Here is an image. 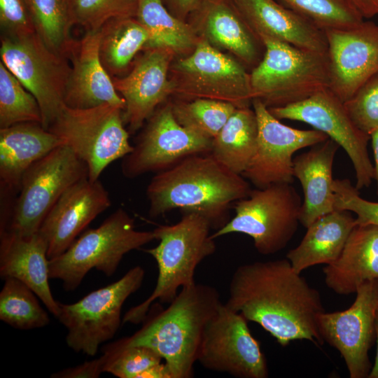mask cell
<instances>
[{
	"instance_id": "obj_38",
	"label": "cell",
	"mask_w": 378,
	"mask_h": 378,
	"mask_svg": "<svg viewBox=\"0 0 378 378\" xmlns=\"http://www.w3.org/2000/svg\"><path fill=\"white\" fill-rule=\"evenodd\" d=\"M75 24L98 31L115 18L136 15L137 0H71Z\"/></svg>"
},
{
	"instance_id": "obj_20",
	"label": "cell",
	"mask_w": 378,
	"mask_h": 378,
	"mask_svg": "<svg viewBox=\"0 0 378 378\" xmlns=\"http://www.w3.org/2000/svg\"><path fill=\"white\" fill-rule=\"evenodd\" d=\"M174 54L164 48H146L127 76L112 78L115 90L125 102L122 115L129 132L140 129L173 93L168 71Z\"/></svg>"
},
{
	"instance_id": "obj_21",
	"label": "cell",
	"mask_w": 378,
	"mask_h": 378,
	"mask_svg": "<svg viewBox=\"0 0 378 378\" xmlns=\"http://www.w3.org/2000/svg\"><path fill=\"white\" fill-rule=\"evenodd\" d=\"M99 42L100 29L86 31L72 46L68 56L71 65L64 95V104L69 108H88L104 104L125 108L124 99L100 59Z\"/></svg>"
},
{
	"instance_id": "obj_7",
	"label": "cell",
	"mask_w": 378,
	"mask_h": 378,
	"mask_svg": "<svg viewBox=\"0 0 378 378\" xmlns=\"http://www.w3.org/2000/svg\"><path fill=\"white\" fill-rule=\"evenodd\" d=\"M85 177V163L68 146L56 148L24 172L11 209L0 218V233H36L60 196Z\"/></svg>"
},
{
	"instance_id": "obj_5",
	"label": "cell",
	"mask_w": 378,
	"mask_h": 378,
	"mask_svg": "<svg viewBox=\"0 0 378 378\" xmlns=\"http://www.w3.org/2000/svg\"><path fill=\"white\" fill-rule=\"evenodd\" d=\"M259 38L265 51L250 73L253 99L268 108L282 107L329 88L328 52L300 48L267 36Z\"/></svg>"
},
{
	"instance_id": "obj_9",
	"label": "cell",
	"mask_w": 378,
	"mask_h": 378,
	"mask_svg": "<svg viewBox=\"0 0 378 378\" xmlns=\"http://www.w3.org/2000/svg\"><path fill=\"white\" fill-rule=\"evenodd\" d=\"M122 111L109 104L81 109L64 106L48 130L85 163L88 178L95 181L110 164L133 149Z\"/></svg>"
},
{
	"instance_id": "obj_24",
	"label": "cell",
	"mask_w": 378,
	"mask_h": 378,
	"mask_svg": "<svg viewBox=\"0 0 378 378\" xmlns=\"http://www.w3.org/2000/svg\"><path fill=\"white\" fill-rule=\"evenodd\" d=\"M239 13L259 38L267 36L295 47L327 52L325 31L275 0H234Z\"/></svg>"
},
{
	"instance_id": "obj_12",
	"label": "cell",
	"mask_w": 378,
	"mask_h": 378,
	"mask_svg": "<svg viewBox=\"0 0 378 378\" xmlns=\"http://www.w3.org/2000/svg\"><path fill=\"white\" fill-rule=\"evenodd\" d=\"M173 92L186 99L205 98L248 106L253 99L250 74L240 62L206 38L173 66Z\"/></svg>"
},
{
	"instance_id": "obj_17",
	"label": "cell",
	"mask_w": 378,
	"mask_h": 378,
	"mask_svg": "<svg viewBox=\"0 0 378 378\" xmlns=\"http://www.w3.org/2000/svg\"><path fill=\"white\" fill-rule=\"evenodd\" d=\"M258 135L255 154L242 176L255 188L293 182V154L324 141L328 136L316 130L287 126L274 116L259 99L252 100Z\"/></svg>"
},
{
	"instance_id": "obj_36",
	"label": "cell",
	"mask_w": 378,
	"mask_h": 378,
	"mask_svg": "<svg viewBox=\"0 0 378 378\" xmlns=\"http://www.w3.org/2000/svg\"><path fill=\"white\" fill-rule=\"evenodd\" d=\"M322 30L346 29L363 21L349 0H278Z\"/></svg>"
},
{
	"instance_id": "obj_8",
	"label": "cell",
	"mask_w": 378,
	"mask_h": 378,
	"mask_svg": "<svg viewBox=\"0 0 378 378\" xmlns=\"http://www.w3.org/2000/svg\"><path fill=\"white\" fill-rule=\"evenodd\" d=\"M302 204L291 183L256 188L234 202V217L211 237L216 239L241 233L252 238L259 253L274 254L287 246L297 231Z\"/></svg>"
},
{
	"instance_id": "obj_30",
	"label": "cell",
	"mask_w": 378,
	"mask_h": 378,
	"mask_svg": "<svg viewBox=\"0 0 378 378\" xmlns=\"http://www.w3.org/2000/svg\"><path fill=\"white\" fill-rule=\"evenodd\" d=\"M150 36L132 18H115L100 29L99 56L111 76L125 71L136 55L146 48Z\"/></svg>"
},
{
	"instance_id": "obj_44",
	"label": "cell",
	"mask_w": 378,
	"mask_h": 378,
	"mask_svg": "<svg viewBox=\"0 0 378 378\" xmlns=\"http://www.w3.org/2000/svg\"><path fill=\"white\" fill-rule=\"evenodd\" d=\"M141 378H172V375L167 364L162 361L148 369Z\"/></svg>"
},
{
	"instance_id": "obj_33",
	"label": "cell",
	"mask_w": 378,
	"mask_h": 378,
	"mask_svg": "<svg viewBox=\"0 0 378 378\" xmlns=\"http://www.w3.org/2000/svg\"><path fill=\"white\" fill-rule=\"evenodd\" d=\"M34 292L22 281L4 279L0 292V319L13 328L31 330L49 324L50 318Z\"/></svg>"
},
{
	"instance_id": "obj_40",
	"label": "cell",
	"mask_w": 378,
	"mask_h": 378,
	"mask_svg": "<svg viewBox=\"0 0 378 378\" xmlns=\"http://www.w3.org/2000/svg\"><path fill=\"white\" fill-rule=\"evenodd\" d=\"M335 210H346L356 214V225L378 226V202L362 198L359 190L347 179H335Z\"/></svg>"
},
{
	"instance_id": "obj_34",
	"label": "cell",
	"mask_w": 378,
	"mask_h": 378,
	"mask_svg": "<svg viewBox=\"0 0 378 378\" xmlns=\"http://www.w3.org/2000/svg\"><path fill=\"white\" fill-rule=\"evenodd\" d=\"M171 105L181 125L211 139L237 108L230 102L205 98L188 99Z\"/></svg>"
},
{
	"instance_id": "obj_31",
	"label": "cell",
	"mask_w": 378,
	"mask_h": 378,
	"mask_svg": "<svg viewBox=\"0 0 378 378\" xmlns=\"http://www.w3.org/2000/svg\"><path fill=\"white\" fill-rule=\"evenodd\" d=\"M136 16L149 34L146 48H164L182 54L194 49L198 42L193 30L172 15L162 0H137Z\"/></svg>"
},
{
	"instance_id": "obj_41",
	"label": "cell",
	"mask_w": 378,
	"mask_h": 378,
	"mask_svg": "<svg viewBox=\"0 0 378 378\" xmlns=\"http://www.w3.org/2000/svg\"><path fill=\"white\" fill-rule=\"evenodd\" d=\"M0 27L1 36L36 33L27 0H0Z\"/></svg>"
},
{
	"instance_id": "obj_28",
	"label": "cell",
	"mask_w": 378,
	"mask_h": 378,
	"mask_svg": "<svg viewBox=\"0 0 378 378\" xmlns=\"http://www.w3.org/2000/svg\"><path fill=\"white\" fill-rule=\"evenodd\" d=\"M206 40L214 46L233 53L245 64L253 69L260 62V38L251 30L243 18L224 4L211 6L204 22Z\"/></svg>"
},
{
	"instance_id": "obj_16",
	"label": "cell",
	"mask_w": 378,
	"mask_h": 378,
	"mask_svg": "<svg viewBox=\"0 0 378 378\" xmlns=\"http://www.w3.org/2000/svg\"><path fill=\"white\" fill-rule=\"evenodd\" d=\"M356 294L348 309L319 314L317 326L323 342L340 353L349 377L365 378L372 368L368 352L376 340L378 280L365 281Z\"/></svg>"
},
{
	"instance_id": "obj_37",
	"label": "cell",
	"mask_w": 378,
	"mask_h": 378,
	"mask_svg": "<svg viewBox=\"0 0 378 378\" xmlns=\"http://www.w3.org/2000/svg\"><path fill=\"white\" fill-rule=\"evenodd\" d=\"M103 372L119 378H141L142 374L162 358L152 349L128 345L122 339L102 348Z\"/></svg>"
},
{
	"instance_id": "obj_46",
	"label": "cell",
	"mask_w": 378,
	"mask_h": 378,
	"mask_svg": "<svg viewBox=\"0 0 378 378\" xmlns=\"http://www.w3.org/2000/svg\"><path fill=\"white\" fill-rule=\"evenodd\" d=\"M375 334L377 342V354L374 363L370 370V372L368 377V378H378V311L377 312L375 318Z\"/></svg>"
},
{
	"instance_id": "obj_10",
	"label": "cell",
	"mask_w": 378,
	"mask_h": 378,
	"mask_svg": "<svg viewBox=\"0 0 378 378\" xmlns=\"http://www.w3.org/2000/svg\"><path fill=\"white\" fill-rule=\"evenodd\" d=\"M1 62L37 100L41 125L49 127L62 112L71 66L66 56L51 50L36 33L1 36Z\"/></svg>"
},
{
	"instance_id": "obj_27",
	"label": "cell",
	"mask_w": 378,
	"mask_h": 378,
	"mask_svg": "<svg viewBox=\"0 0 378 378\" xmlns=\"http://www.w3.org/2000/svg\"><path fill=\"white\" fill-rule=\"evenodd\" d=\"M356 219L350 211L334 210L314 220L295 248L286 254L298 273L319 264L328 265L340 255L354 227Z\"/></svg>"
},
{
	"instance_id": "obj_4",
	"label": "cell",
	"mask_w": 378,
	"mask_h": 378,
	"mask_svg": "<svg viewBox=\"0 0 378 378\" xmlns=\"http://www.w3.org/2000/svg\"><path fill=\"white\" fill-rule=\"evenodd\" d=\"M210 222L196 213L183 214L172 225H159L153 230L158 244L145 249L156 261L157 283L152 293L142 302L130 308L122 323L144 321L152 304L158 300L169 304L178 290L195 284L197 267L216 249L215 239L210 233Z\"/></svg>"
},
{
	"instance_id": "obj_45",
	"label": "cell",
	"mask_w": 378,
	"mask_h": 378,
	"mask_svg": "<svg viewBox=\"0 0 378 378\" xmlns=\"http://www.w3.org/2000/svg\"><path fill=\"white\" fill-rule=\"evenodd\" d=\"M370 136V139L372 141V148L374 159V179H375L377 182V193L378 195V128L374 130L373 132H372Z\"/></svg>"
},
{
	"instance_id": "obj_2",
	"label": "cell",
	"mask_w": 378,
	"mask_h": 378,
	"mask_svg": "<svg viewBox=\"0 0 378 378\" xmlns=\"http://www.w3.org/2000/svg\"><path fill=\"white\" fill-rule=\"evenodd\" d=\"M251 188L241 174L210 153L191 155L157 172L146 188L149 216L156 218L174 210L196 213L218 230L230 220V206L246 197Z\"/></svg>"
},
{
	"instance_id": "obj_25",
	"label": "cell",
	"mask_w": 378,
	"mask_h": 378,
	"mask_svg": "<svg viewBox=\"0 0 378 378\" xmlns=\"http://www.w3.org/2000/svg\"><path fill=\"white\" fill-rule=\"evenodd\" d=\"M339 148L328 138L293 159V176L300 182L304 193L300 223L306 228L335 210L332 164Z\"/></svg>"
},
{
	"instance_id": "obj_6",
	"label": "cell",
	"mask_w": 378,
	"mask_h": 378,
	"mask_svg": "<svg viewBox=\"0 0 378 378\" xmlns=\"http://www.w3.org/2000/svg\"><path fill=\"white\" fill-rule=\"evenodd\" d=\"M154 239L153 231L136 230L134 218L119 208L99 227L85 231L64 253L49 259V277L61 280L64 289L72 291L92 269L111 276L125 254Z\"/></svg>"
},
{
	"instance_id": "obj_29",
	"label": "cell",
	"mask_w": 378,
	"mask_h": 378,
	"mask_svg": "<svg viewBox=\"0 0 378 378\" xmlns=\"http://www.w3.org/2000/svg\"><path fill=\"white\" fill-rule=\"evenodd\" d=\"M258 122L254 110L237 107L212 139L210 153L232 172L242 175L257 147Z\"/></svg>"
},
{
	"instance_id": "obj_11",
	"label": "cell",
	"mask_w": 378,
	"mask_h": 378,
	"mask_svg": "<svg viewBox=\"0 0 378 378\" xmlns=\"http://www.w3.org/2000/svg\"><path fill=\"white\" fill-rule=\"evenodd\" d=\"M145 270L135 266L117 281L94 290L72 304L59 302V321L67 329L66 342L76 352L94 356L113 337L122 323L125 300L141 286Z\"/></svg>"
},
{
	"instance_id": "obj_47",
	"label": "cell",
	"mask_w": 378,
	"mask_h": 378,
	"mask_svg": "<svg viewBox=\"0 0 378 378\" xmlns=\"http://www.w3.org/2000/svg\"><path fill=\"white\" fill-rule=\"evenodd\" d=\"M181 11H189L197 4L200 0H174Z\"/></svg>"
},
{
	"instance_id": "obj_18",
	"label": "cell",
	"mask_w": 378,
	"mask_h": 378,
	"mask_svg": "<svg viewBox=\"0 0 378 378\" xmlns=\"http://www.w3.org/2000/svg\"><path fill=\"white\" fill-rule=\"evenodd\" d=\"M324 31L328 43L329 89L345 102L378 73V24L363 20L352 27Z\"/></svg>"
},
{
	"instance_id": "obj_13",
	"label": "cell",
	"mask_w": 378,
	"mask_h": 378,
	"mask_svg": "<svg viewBox=\"0 0 378 378\" xmlns=\"http://www.w3.org/2000/svg\"><path fill=\"white\" fill-rule=\"evenodd\" d=\"M247 323L222 303L205 329L197 362L209 370L237 378L268 377L266 358Z\"/></svg>"
},
{
	"instance_id": "obj_43",
	"label": "cell",
	"mask_w": 378,
	"mask_h": 378,
	"mask_svg": "<svg viewBox=\"0 0 378 378\" xmlns=\"http://www.w3.org/2000/svg\"><path fill=\"white\" fill-rule=\"evenodd\" d=\"M363 18L378 15V0H349Z\"/></svg>"
},
{
	"instance_id": "obj_32",
	"label": "cell",
	"mask_w": 378,
	"mask_h": 378,
	"mask_svg": "<svg viewBox=\"0 0 378 378\" xmlns=\"http://www.w3.org/2000/svg\"><path fill=\"white\" fill-rule=\"evenodd\" d=\"M36 33L55 52L66 56L75 41L71 27L75 24L71 0H27Z\"/></svg>"
},
{
	"instance_id": "obj_15",
	"label": "cell",
	"mask_w": 378,
	"mask_h": 378,
	"mask_svg": "<svg viewBox=\"0 0 378 378\" xmlns=\"http://www.w3.org/2000/svg\"><path fill=\"white\" fill-rule=\"evenodd\" d=\"M147 122L132 150L122 158L121 172L127 178L157 173L188 156L211 151L212 139L181 125L171 104L158 107Z\"/></svg>"
},
{
	"instance_id": "obj_19",
	"label": "cell",
	"mask_w": 378,
	"mask_h": 378,
	"mask_svg": "<svg viewBox=\"0 0 378 378\" xmlns=\"http://www.w3.org/2000/svg\"><path fill=\"white\" fill-rule=\"evenodd\" d=\"M111 204L109 193L99 180L92 181L85 177L71 186L52 206L38 231L46 241L48 259L64 253Z\"/></svg>"
},
{
	"instance_id": "obj_42",
	"label": "cell",
	"mask_w": 378,
	"mask_h": 378,
	"mask_svg": "<svg viewBox=\"0 0 378 378\" xmlns=\"http://www.w3.org/2000/svg\"><path fill=\"white\" fill-rule=\"evenodd\" d=\"M103 372V360L99 358L86 361L75 367L63 369L53 373L52 378H97Z\"/></svg>"
},
{
	"instance_id": "obj_1",
	"label": "cell",
	"mask_w": 378,
	"mask_h": 378,
	"mask_svg": "<svg viewBox=\"0 0 378 378\" xmlns=\"http://www.w3.org/2000/svg\"><path fill=\"white\" fill-rule=\"evenodd\" d=\"M225 304L260 325L282 346L298 340L324 342L317 326L318 315L325 312L320 293L287 258L239 266Z\"/></svg>"
},
{
	"instance_id": "obj_26",
	"label": "cell",
	"mask_w": 378,
	"mask_h": 378,
	"mask_svg": "<svg viewBox=\"0 0 378 378\" xmlns=\"http://www.w3.org/2000/svg\"><path fill=\"white\" fill-rule=\"evenodd\" d=\"M323 271L326 286L340 295L356 293L365 281L378 280V226L356 225L339 258Z\"/></svg>"
},
{
	"instance_id": "obj_22",
	"label": "cell",
	"mask_w": 378,
	"mask_h": 378,
	"mask_svg": "<svg viewBox=\"0 0 378 378\" xmlns=\"http://www.w3.org/2000/svg\"><path fill=\"white\" fill-rule=\"evenodd\" d=\"M64 141L39 122L0 128L1 197L15 199L24 172Z\"/></svg>"
},
{
	"instance_id": "obj_35",
	"label": "cell",
	"mask_w": 378,
	"mask_h": 378,
	"mask_svg": "<svg viewBox=\"0 0 378 378\" xmlns=\"http://www.w3.org/2000/svg\"><path fill=\"white\" fill-rule=\"evenodd\" d=\"M41 108L34 96L0 61V128L22 122L41 124Z\"/></svg>"
},
{
	"instance_id": "obj_39",
	"label": "cell",
	"mask_w": 378,
	"mask_h": 378,
	"mask_svg": "<svg viewBox=\"0 0 378 378\" xmlns=\"http://www.w3.org/2000/svg\"><path fill=\"white\" fill-rule=\"evenodd\" d=\"M346 111L355 125L370 134L378 128V73L367 80L344 102Z\"/></svg>"
},
{
	"instance_id": "obj_14",
	"label": "cell",
	"mask_w": 378,
	"mask_h": 378,
	"mask_svg": "<svg viewBox=\"0 0 378 378\" xmlns=\"http://www.w3.org/2000/svg\"><path fill=\"white\" fill-rule=\"evenodd\" d=\"M276 118L309 124L326 134L342 147L349 157L356 172V187L370 186L374 176L369 158L370 136L358 129L349 116L342 102L329 88L282 107L268 108Z\"/></svg>"
},
{
	"instance_id": "obj_23",
	"label": "cell",
	"mask_w": 378,
	"mask_h": 378,
	"mask_svg": "<svg viewBox=\"0 0 378 378\" xmlns=\"http://www.w3.org/2000/svg\"><path fill=\"white\" fill-rule=\"evenodd\" d=\"M47 250L46 241L38 232L29 236L0 233V276L26 284L57 317L59 305L50 288Z\"/></svg>"
},
{
	"instance_id": "obj_3",
	"label": "cell",
	"mask_w": 378,
	"mask_h": 378,
	"mask_svg": "<svg viewBox=\"0 0 378 378\" xmlns=\"http://www.w3.org/2000/svg\"><path fill=\"white\" fill-rule=\"evenodd\" d=\"M221 304L211 286L195 283L183 287L167 308L150 315L139 330L122 340L157 352L172 378L192 377L204 332Z\"/></svg>"
}]
</instances>
